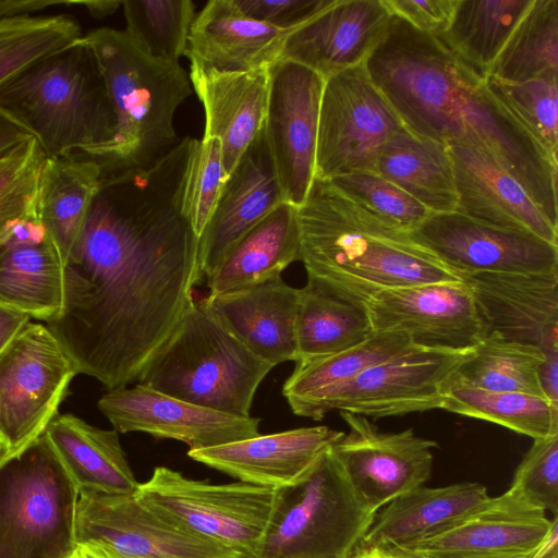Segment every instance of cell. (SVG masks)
I'll list each match as a JSON object with an SVG mask.
<instances>
[{"instance_id": "obj_1", "label": "cell", "mask_w": 558, "mask_h": 558, "mask_svg": "<svg viewBox=\"0 0 558 558\" xmlns=\"http://www.w3.org/2000/svg\"><path fill=\"white\" fill-rule=\"evenodd\" d=\"M192 138L153 166L101 173L61 313L47 327L78 374L108 390L137 381L194 299L199 239L181 208Z\"/></svg>"}, {"instance_id": "obj_2", "label": "cell", "mask_w": 558, "mask_h": 558, "mask_svg": "<svg viewBox=\"0 0 558 558\" xmlns=\"http://www.w3.org/2000/svg\"><path fill=\"white\" fill-rule=\"evenodd\" d=\"M364 64L409 131L486 151L557 226L558 159L493 94L486 76L396 15Z\"/></svg>"}, {"instance_id": "obj_3", "label": "cell", "mask_w": 558, "mask_h": 558, "mask_svg": "<svg viewBox=\"0 0 558 558\" xmlns=\"http://www.w3.org/2000/svg\"><path fill=\"white\" fill-rule=\"evenodd\" d=\"M296 210L307 279L347 299L365 304L387 289L462 281L410 232L383 221L328 180L315 178Z\"/></svg>"}, {"instance_id": "obj_4", "label": "cell", "mask_w": 558, "mask_h": 558, "mask_svg": "<svg viewBox=\"0 0 558 558\" xmlns=\"http://www.w3.org/2000/svg\"><path fill=\"white\" fill-rule=\"evenodd\" d=\"M0 110L35 137L47 157L97 159L117 132L101 66L83 36L1 87Z\"/></svg>"}, {"instance_id": "obj_5", "label": "cell", "mask_w": 558, "mask_h": 558, "mask_svg": "<svg viewBox=\"0 0 558 558\" xmlns=\"http://www.w3.org/2000/svg\"><path fill=\"white\" fill-rule=\"evenodd\" d=\"M83 37L99 61L117 118L116 136L97 158L101 173L153 166L180 141L174 114L192 93L185 70L149 54L125 31L102 27Z\"/></svg>"}, {"instance_id": "obj_6", "label": "cell", "mask_w": 558, "mask_h": 558, "mask_svg": "<svg viewBox=\"0 0 558 558\" xmlns=\"http://www.w3.org/2000/svg\"><path fill=\"white\" fill-rule=\"evenodd\" d=\"M274 368L193 299L143 368L137 384L177 399L250 416L257 388Z\"/></svg>"}, {"instance_id": "obj_7", "label": "cell", "mask_w": 558, "mask_h": 558, "mask_svg": "<svg viewBox=\"0 0 558 558\" xmlns=\"http://www.w3.org/2000/svg\"><path fill=\"white\" fill-rule=\"evenodd\" d=\"M375 514L329 447L301 481L277 489L254 558H350Z\"/></svg>"}, {"instance_id": "obj_8", "label": "cell", "mask_w": 558, "mask_h": 558, "mask_svg": "<svg viewBox=\"0 0 558 558\" xmlns=\"http://www.w3.org/2000/svg\"><path fill=\"white\" fill-rule=\"evenodd\" d=\"M78 490L45 437L0 458V558H66Z\"/></svg>"}, {"instance_id": "obj_9", "label": "cell", "mask_w": 558, "mask_h": 558, "mask_svg": "<svg viewBox=\"0 0 558 558\" xmlns=\"http://www.w3.org/2000/svg\"><path fill=\"white\" fill-rule=\"evenodd\" d=\"M137 496L178 526L254 558L268 527L277 489L243 482L210 484L157 466Z\"/></svg>"}, {"instance_id": "obj_10", "label": "cell", "mask_w": 558, "mask_h": 558, "mask_svg": "<svg viewBox=\"0 0 558 558\" xmlns=\"http://www.w3.org/2000/svg\"><path fill=\"white\" fill-rule=\"evenodd\" d=\"M77 371L59 340L31 320L0 353V458L44 435Z\"/></svg>"}, {"instance_id": "obj_11", "label": "cell", "mask_w": 558, "mask_h": 558, "mask_svg": "<svg viewBox=\"0 0 558 558\" xmlns=\"http://www.w3.org/2000/svg\"><path fill=\"white\" fill-rule=\"evenodd\" d=\"M473 349L413 348L327 392L300 416L319 421L338 410L381 418L442 409L458 368L473 354Z\"/></svg>"}, {"instance_id": "obj_12", "label": "cell", "mask_w": 558, "mask_h": 558, "mask_svg": "<svg viewBox=\"0 0 558 558\" xmlns=\"http://www.w3.org/2000/svg\"><path fill=\"white\" fill-rule=\"evenodd\" d=\"M403 129L364 63L329 76L320 100L315 178L376 172L384 146Z\"/></svg>"}, {"instance_id": "obj_13", "label": "cell", "mask_w": 558, "mask_h": 558, "mask_svg": "<svg viewBox=\"0 0 558 558\" xmlns=\"http://www.w3.org/2000/svg\"><path fill=\"white\" fill-rule=\"evenodd\" d=\"M76 547L112 558H243L239 553L178 526L135 493H80Z\"/></svg>"}, {"instance_id": "obj_14", "label": "cell", "mask_w": 558, "mask_h": 558, "mask_svg": "<svg viewBox=\"0 0 558 558\" xmlns=\"http://www.w3.org/2000/svg\"><path fill=\"white\" fill-rule=\"evenodd\" d=\"M268 75L264 135L284 202L299 207L315 179L325 78L283 59L269 65Z\"/></svg>"}, {"instance_id": "obj_15", "label": "cell", "mask_w": 558, "mask_h": 558, "mask_svg": "<svg viewBox=\"0 0 558 558\" xmlns=\"http://www.w3.org/2000/svg\"><path fill=\"white\" fill-rule=\"evenodd\" d=\"M339 412L349 433L331 446L332 452L373 511L430 478L436 441L415 435L412 428L381 432L365 416Z\"/></svg>"}, {"instance_id": "obj_16", "label": "cell", "mask_w": 558, "mask_h": 558, "mask_svg": "<svg viewBox=\"0 0 558 558\" xmlns=\"http://www.w3.org/2000/svg\"><path fill=\"white\" fill-rule=\"evenodd\" d=\"M410 234L460 276L558 269V245L475 220L458 210L433 213Z\"/></svg>"}, {"instance_id": "obj_17", "label": "cell", "mask_w": 558, "mask_h": 558, "mask_svg": "<svg viewBox=\"0 0 558 558\" xmlns=\"http://www.w3.org/2000/svg\"><path fill=\"white\" fill-rule=\"evenodd\" d=\"M365 306L373 332H403L423 348L470 349L485 335L473 295L463 281L383 290Z\"/></svg>"}, {"instance_id": "obj_18", "label": "cell", "mask_w": 558, "mask_h": 558, "mask_svg": "<svg viewBox=\"0 0 558 558\" xmlns=\"http://www.w3.org/2000/svg\"><path fill=\"white\" fill-rule=\"evenodd\" d=\"M557 518L508 489L402 547L427 558H531Z\"/></svg>"}, {"instance_id": "obj_19", "label": "cell", "mask_w": 558, "mask_h": 558, "mask_svg": "<svg viewBox=\"0 0 558 558\" xmlns=\"http://www.w3.org/2000/svg\"><path fill=\"white\" fill-rule=\"evenodd\" d=\"M118 433L141 432L179 440L189 450L216 447L259 434V418L199 407L136 384L108 390L97 402Z\"/></svg>"}, {"instance_id": "obj_20", "label": "cell", "mask_w": 558, "mask_h": 558, "mask_svg": "<svg viewBox=\"0 0 558 558\" xmlns=\"http://www.w3.org/2000/svg\"><path fill=\"white\" fill-rule=\"evenodd\" d=\"M485 335L558 351V269L545 272L462 274ZM484 335V336H485Z\"/></svg>"}, {"instance_id": "obj_21", "label": "cell", "mask_w": 558, "mask_h": 558, "mask_svg": "<svg viewBox=\"0 0 558 558\" xmlns=\"http://www.w3.org/2000/svg\"><path fill=\"white\" fill-rule=\"evenodd\" d=\"M390 20L381 0H333L287 34L279 59L302 64L326 80L365 63L385 38Z\"/></svg>"}, {"instance_id": "obj_22", "label": "cell", "mask_w": 558, "mask_h": 558, "mask_svg": "<svg viewBox=\"0 0 558 558\" xmlns=\"http://www.w3.org/2000/svg\"><path fill=\"white\" fill-rule=\"evenodd\" d=\"M343 434L328 426L300 427L189 450L187 456L239 482L279 489L301 481Z\"/></svg>"}, {"instance_id": "obj_23", "label": "cell", "mask_w": 558, "mask_h": 558, "mask_svg": "<svg viewBox=\"0 0 558 558\" xmlns=\"http://www.w3.org/2000/svg\"><path fill=\"white\" fill-rule=\"evenodd\" d=\"M447 147L458 197L456 210L475 220L533 234L558 245V228L489 154L462 144H447Z\"/></svg>"}, {"instance_id": "obj_24", "label": "cell", "mask_w": 558, "mask_h": 558, "mask_svg": "<svg viewBox=\"0 0 558 558\" xmlns=\"http://www.w3.org/2000/svg\"><path fill=\"white\" fill-rule=\"evenodd\" d=\"M283 202L263 129L227 177L199 238L204 276L210 275L231 247Z\"/></svg>"}, {"instance_id": "obj_25", "label": "cell", "mask_w": 558, "mask_h": 558, "mask_svg": "<svg viewBox=\"0 0 558 558\" xmlns=\"http://www.w3.org/2000/svg\"><path fill=\"white\" fill-rule=\"evenodd\" d=\"M298 299L299 289L279 275L245 288L208 294L203 301L251 352L275 367L298 359Z\"/></svg>"}, {"instance_id": "obj_26", "label": "cell", "mask_w": 558, "mask_h": 558, "mask_svg": "<svg viewBox=\"0 0 558 558\" xmlns=\"http://www.w3.org/2000/svg\"><path fill=\"white\" fill-rule=\"evenodd\" d=\"M268 68L219 72L191 63L189 78L205 112L203 137L219 141L227 177L264 129Z\"/></svg>"}, {"instance_id": "obj_27", "label": "cell", "mask_w": 558, "mask_h": 558, "mask_svg": "<svg viewBox=\"0 0 558 558\" xmlns=\"http://www.w3.org/2000/svg\"><path fill=\"white\" fill-rule=\"evenodd\" d=\"M288 33L248 17L234 0H210L195 14L185 57L219 72L267 69Z\"/></svg>"}, {"instance_id": "obj_28", "label": "cell", "mask_w": 558, "mask_h": 558, "mask_svg": "<svg viewBox=\"0 0 558 558\" xmlns=\"http://www.w3.org/2000/svg\"><path fill=\"white\" fill-rule=\"evenodd\" d=\"M80 493L133 494L140 483L116 429H102L71 414H58L44 433Z\"/></svg>"}, {"instance_id": "obj_29", "label": "cell", "mask_w": 558, "mask_h": 558, "mask_svg": "<svg viewBox=\"0 0 558 558\" xmlns=\"http://www.w3.org/2000/svg\"><path fill=\"white\" fill-rule=\"evenodd\" d=\"M488 497L486 486L476 482L413 488L376 512L359 549L415 543L447 526Z\"/></svg>"}, {"instance_id": "obj_30", "label": "cell", "mask_w": 558, "mask_h": 558, "mask_svg": "<svg viewBox=\"0 0 558 558\" xmlns=\"http://www.w3.org/2000/svg\"><path fill=\"white\" fill-rule=\"evenodd\" d=\"M101 181L94 157L73 154L45 158L38 180L37 216L65 264L78 250Z\"/></svg>"}, {"instance_id": "obj_31", "label": "cell", "mask_w": 558, "mask_h": 558, "mask_svg": "<svg viewBox=\"0 0 558 558\" xmlns=\"http://www.w3.org/2000/svg\"><path fill=\"white\" fill-rule=\"evenodd\" d=\"M296 207L283 202L251 228L206 277L208 294L245 288L300 260Z\"/></svg>"}, {"instance_id": "obj_32", "label": "cell", "mask_w": 558, "mask_h": 558, "mask_svg": "<svg viewBox=\"0 0 558 558\" xmlns=\"http://www.w3.org/2000/svg\"><path fill=\"white\" fill-rule=\"evenodd\" d=\"M64 263L48 235L40 241L0 242V305L47 324L62 311Z\"/></svg>"}, {"instance_id": "obj_33", "label": "cell", "mask_w": 558, "mask_h": 558, "mask_svg": "<svg viewBox=\"0 0 558 558\" xmlns=\"http://www.w3.org/2000/svg\"><path fill=\"white\" fill-rule=\"evenodd\" d=\"M376 172L432 213L457 209L453 168L447 144L417 135L405 128L384 146Z\"/></svg>"}, {"instance_id": "obj_34", "label": "cell", "mask_w": 558, "mask_h": 558, "mask_svg": "<svg viewBox=\"0 0 558 558\" xmlns=\"http://www.w3.org/2000/svg\"><path fill=\"white\" fill-rule=\"evenodd\" d=\"M295 331V363L348 350L373 333L364 303L347 299L310 279L299 289Z\"/></svg>"}, {"instance_id": "obj_35", "label": "cell", "mask_w": 558, "mask_h": 558, "mask_svg": "<svg viewBox=\"0 0 558 558\" xmlns=\"http://www.w3.org/2000/svg\"><path fill=\"white\" fill-rule=\"evenodd\" d=\"M403 332H373L362 343L336 354L295 363L282 395L295 415L327 392L369 367L416 348Z\"/></svg>"}, {"instance_id": "obj_36", "label": "cell", "mask_w": 558, "mask_h": 558, "mask_svg": "<svg viewBox=\"0 0 558 558\" xmlns=\"http://www.w3.org/2000/svg\"><path fill=\"white\" fill-rule=\"evenodd\" d=\"M533 0H458L448 28L436 36L486 76Z\"/></svg>"}, {"instance_id": "obj_37", "label": "cell", "mask_w": 558, "mask_h": 558, "mask_svg": "<svg viewBox=\"0 0 558 558\" xmlns=\"http://www.w3.org/2000/svg\"><path fill=\"white\" fill-rule=\"evenodd\" d=\"M544 361L545 354L538 347L489 332L476 343L473 354L458 368L452 383L546 398L539 380Z\"/></svg>"}, {"instance_id": "obj_38", "label": "cell", "mask_w": 558, "mask_h": 558, "mask_svg": "<svg viewBox=\"0 0 558 558\" xmlns=\"http://www.w3.org/2000/svg\"><path fill=\"white\" fill-rule=\"evenodd\" d=\"M487 75L510 83L558 76V0H533Z\"/></svg>"}, {"instance_id": "obj_39", "label": "cell", "mask_w": 558, "mask_h": 558, "mask_svg": "<svg viewBox=\"0 0 558 558\" xmlns=\"http://www.w3.org/2000/svg\"><path fill=\"white\" fill-rule=\"evenodd\" d=\"M442 409L501 425L533 439L558 433V405L539 396L490 391L452 383Z\"/></svg>"}, {"instance_id": "obj_40", "label": "cell", "mask_w": 558, "mask_h": 558, "mask_svg": "<svg viewBox=\"0 0 558 558\" xmlns=\"http://www.w3.org/2000/svg\"><path fill=\"white\" fill-rule=\"evenodd\" d=\"M82 36L80 24L68 14L0 19V88Z\"/></svg>"}, {"instance_id": "obj_41", "label": "cell", "mask_w": 558, "mask_h": 558, "mask_svg": "<svg viewBox=\"0 0 558 558\" xmlns=\"http://www.w3.org/2000/svg\"><path fill=\"white\" fill-rule=\"evenodd\" d=\"M124 29L149 54L180 62L195 17L191 0H123Z\"/></svg>"}, {"instance_id": "obj_42", "label": "cell", "mask_w": 558, "mask_h": 558, "mask_svg": "<svg viewBox=\"0 0 558 558\" xmlns=\"http://www.w3.org/2000/svg\"><path fill=\"white\" fill-rule=\"evenodd\" d=\"M493 94L557 157L558 76L510 83L486 75Z\"/></svg>"}, {"instance_id": "obj_43", "label": "cell", "mask_w": 558, "mask_h": 558, "mask_svg": "<svg viewBox=\"0 0 558 558\" xmlns=\"http://www.w3.org/2000/svg\"><path fill=\"white\" fill-rule=\"evenodd\" d=\"M227 179L221 145L217 138H192L187 155L181 208L199 239L208 223Z\"/></svg>"}, {"instance_id": "obj_44", "label": "cell", "mask_w": 558, "mask_h": 558, "mask_svg": "<svg viewBox=\"0 0 558 558\" xmlns=\"http://www.w3.org/2000/svg\"><path fill=\"white\" fill-rule=\"evenodd\" d=\"M328 181L383 221L408 232L417 228L433 214L377 172H352Z\"/></svg>"}, {"instance_id": "obj_45", "label": "cell", "mask_w": 558, "mask_h": 558, "mask_svg": "<svg viewBox=\"0 0 558 558\" xmlns=\"http://www.w3.org/2000/svg\"><path fill=\"white\" fill-rule=\"evenodd\" d=\"M46 155L35 137L0 160V242L22 219L37 216L38 180Z\"/></svg>"}, {"instance_id": "obj_46", "label": "cell", "mask_w": 558, "mask_h": 558, "mask_svg": "<svg viewBox=\"0 0 558 558\" xmlns=\"http://www.w3.org/2000/svg\"><path fill=\"white\" fill-rule=\"evenodd\" d=\"M533 440L509 489L555 517L558 512V433Z\"/></svg>"}, {"instance_id": "obj_47", "label": "cell", "mask_w": 558, "mask_h": 558, "mask_svg": "<svg viewBox=\"0 0 558 558\" xmlns=\"http://www.w3.org/2000/svg\"><path fill=\"white\" fill-rule=\"evenodd\" d=\"M248 17L283 31L304 24L333 0H234Z\"/></svg>"}, {"instance_id": "obj_48", "label": "cell", "mask_w": 558, "mask_h": 558, "mask_svg": "<svg viewBox=\"0 0 558 558\" xmlns=\"http://www.w3.org/2000/svg\"><path fill=\"white\" fill-rule=\"evenodd\" d=\"M391 15L420 32L439 36L449 26L458 0H381Z\"/></svg>"}, {"instance_id": "obj_49", "label": "cell", "mask_w": 558, "mask_h": 558, "mask_svg": "<svg viewBox=\"0 0 558 558\" xmlns=\"http://www.w3.org/2000/svg\"><path fill=\"white\" fill-rule=\"evenodd\" d=\"M59 5H82L73 0H0V19L28 16L31 13Z\"/></svg>"}, {"instance_id": "obj_50", "label": "cell", "mask_w": 558, "mask_h": 558, "mask_svg": "<svg viewBox=\"0 0 558 558\" xmlns=\"http://www.w3.org/2000/svg\"><path fill=\"white\" fill-rule=\"evenodd\" d=\"M31 320L28 315L0 305V353Z\"/></svg>"}, {"instance_id": "obj_51", "label": "cell", "mask_w": 558, "mask_h": 558, "mask_svg": "<svg viewBox=\"0 0 558 558\" xmlns=\"http://www.w3.org/2000/svg\"><path fill=\"white\" fill-rule=\"evenodd\" d=\"M539 380L545 397L558 405V351L545 354V361L539 371Z\"/></svg>"}, {"instance_id": "obj_52", "label": "cell", "mask_w": 558, "mask_h": 558, "mask_svg": "<svg viewBox=\"0 0 558 558\" xmlns=\"http://www.w3.org/2000/svg\"><path fill=\"white\" fill-rule=\"evenodd\" d=\"M122 1L117 0H96V1H82V5L95 19L101 20L106 16L113 14Z\"/></svg>"}, {"instance_id": "obj_53", "label": "cell", "mask_w": 558, "mask_h": 558, "mask_svg": "<svg viewBox=\"0 0 558 558\" xmlns=\"http://www.w3.org/2000/svg\"><path fill=\"white\" fill-rule=\"evenodd\" d=\"M371 551H373L376 558H427L403 547H377L371 549Z\"/></svg>"}, {"instance_id": "obj_54", "label": "cell", "mask_w": 558, "mask_h": 558, "mask_svg": "<svg viewBox=\"0 0 558 558\" xmlns=\"http://www.w3.org/2000/svg\"><path fill=\"white\" fill-rule=\"evenodd\" d=\"M76 549L82 558H112L87 547L77 546Z\"/></svg>"}, {"instance_id": "obj_55", "label": "cell", "mask_w": 558, "mask_h": 558, "mask_svg": "<svg viewBox=\"0 0 558 558\" xmlns=\"http://www.w3.org/2000/svg\"><path fill=\"white\" fill-rule=\"evenodd\" d=\"M350 558H376L373 551L371 550H363L357 549L354 555H352Z\"/></svg>"}, {"instance_id": "obj_56", "label": "cell", "mask_w": 558, "mask_h": 558, "mask_svg": "<svg viewBox=\"0 0 558 558\" xmlns=\"http://www.w3.org/2000/svg\"><path fill=\"white\" fill-rule=\"evenodd\" d=\"M66 558H82V557H81L78 550L75 549V551L72 555H70L69 557H66Z\"/></svg>"}]
</instances>
